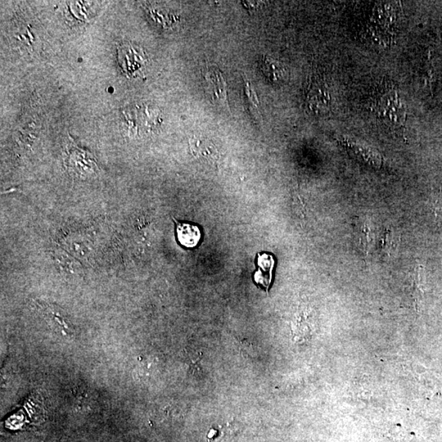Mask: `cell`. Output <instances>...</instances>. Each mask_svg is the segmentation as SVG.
Here are the masks:
<instances>
[{"label": "cell", "mask_w": 442, "mask_h": 442, "mask_svg": "<svg viewBox=\"0 0 442 442\" xmlns=\"http://www.w3.org/2000/svg\"><path fill=\"white\" fill-rule=\"evenodd\" d=\"M177 223V238L180 245L186 247H195L201 239V230L197 225Z\"/></svg>", "instance_id": "obj_10"}, {"label": "cell", "mask_w": 442, "mask_h": 442, "mask_svg": "<svg viewBox=\"0 0 442 442\" xmlns=\"http://www.w3.org/2000/svg\"><path fill=\"white\" fill-rule=\"evenodd\" d=\"M245 94L247 107L254 114H260V102L257 98L255 89L252 87L250 81L245 80Z\"/></svg>", "instance_id": "obj_11"}, {"label": "cell", "mask_w": 442, "mask_h": 442, "mask_svg": "<svg viewBox=\"0 0 442 442\" xmlns=\"http://www.w3.org/2000/svg\"><path fill=\"white\" fill-rule=\"evenodd\" d=\"M257 264H258V270L254 274V281L259 285L264 287L268 292L273 279L275 264L274 256L267 254H258Z\"/></svg>", "instance_id": "obj_8"}, {"label": "cell", "mask_w": 442, "mask_h": 442, "mask_svg": "<svg viewBox=\"0 0 442 442\" xmlns=\"http://www.w3.org/2000/svg\"><path fill=\"white\" fill-rule=\"evenodd\" d=\"M117 54L121 69L127 78H134L143 74L148 62L143 48L126 42L120 44Z\"/></svg>", "instance_id": "obj_3"}, {"label": "cell", "mask_w": 442, "mask_h": 442, "mask_svg": "<svg viewBox=\"0 0 442 442\" xmlns=\"http://www.w3.org/2000/svg\"><path fill=\"white\" fill-rule=\"evenodd\" d=\"M306 103L311 114L327 115L333 106L331 93L328 85L320 80H311L306 91Z\"/></svg>", "instance_id": "obj_4"}, {"label": "cell", "mask_w": 442, "mask_h": 442, "mask_svg": "<svg viewBox=\"0 0 442 442\" xmlns=\"http://www.w3.org/2000/svg\"><path fill=\"white\" fill-rule=\"evenodd\" d=\"M260 67L265 78L274 84L284 83L288 78L287 67L274 58L264 56L261 60Z\"/></svg>", "instance_id": "obj_7"}, {"label": "cell", "mask_w": 442, "mask_h": 442, "mask_svg": "<svg viewBox=\"0 0 442 442\" xmlns=\"http://www.w3.org/2000/svg\"><path fill=\"white\" fill-rule=\"evenodd\" d=\"M42 310L49 326H51L57 332H60L63 335H71L74 333V328L70 320L62 314V310H58L55 306H44Z\"/></svg>", "instance_id": "obj_9"}, {"label": "cell", "mask_w": 442, "mask_h": 442, "mask_svg": "<svg viewBox=\"0 0 442 442\" xmlns=\"http://www.w3.org/2000/svg\"><path fill=\"white\" fill-rule=\"evenodd\" d=\"M378 120L387 127L400 132L407 123V105L398 90L392 87L382 90L375 102Z\"/></svg>", "instance_id": "obj_1"}, {"label": "cell", "mask_w": 442, "mask_h": 442, "mask_svg": "<svg viewBox=\"0 0 442 442\" xmlns=\"http://www.w3.org/2000/svg\"><path fill=\"white\" fill-rule=\"evenodd\" d=\"M339 141L346 146L360 161L365 162L374 168H380L382 164V157L380 152L373 150L371 147L362 143L353 141L349 138L339 139Z\"/></svg>", "instance_id": "obj_5"}, {"label": "cell", "mask_w": 442, "mask_h": 442, "mask_svg": "<svg viewBox=\"0 0 442 442\" xmlns=\"http://www.w3.org/2000/svg\"><path fill=\"white\" fill-rule=\"evenodd\" d=\"M202 75L204 78L205 90L215 106L229 111L227 84L218 67L206 64Z\"/></svg>", "instance_id": "obj_2"}, {"label": "cell", "mask_w": 442, "mask_h": 442, "mask_svg": "<svg viewBox=\"0 0 442 442\" xmlns=\"http://www.w3.org/2000/svg\"><path fill=\"white\" fill-rule=\"evenodd\" d=\"M398 13V3H378L373 9L372 21L378 27L387 28L395 24Z\"/></svg>", "instance_id": "obj_6"}]
</instances>
